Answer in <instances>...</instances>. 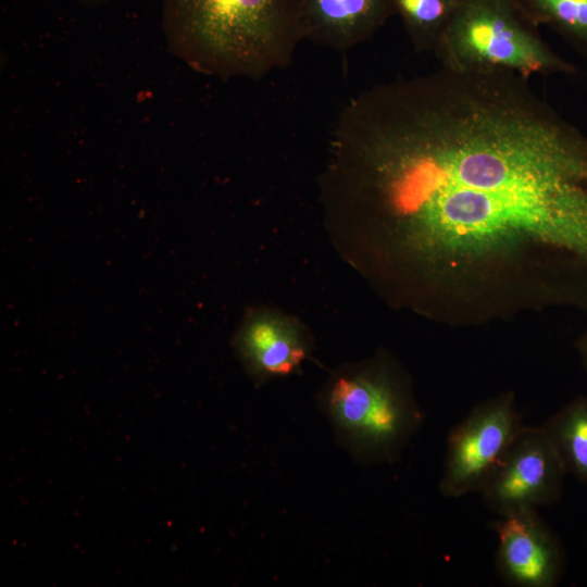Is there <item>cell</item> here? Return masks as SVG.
Here are the masks:
<instances>
[{
    "instance_id": "1",
    "label": "cell",
    "mask_w": 587,
    "mask_h": 587,
    "mask_svg": "<svg viewBox=\"0 0 587 587\" xmlns=\"http://www.w3.org/2000/svg\"><path fill=\"white\" fill-rule=\"evenodd\" d=\"M320 191L398 305L459 325L587 312V135L522 76L441 66L360 91Z\"/></svg>"
},
{
    "instance_id": "2",
    "label": "cell",
    "mask_w": 587,
    "mask_h": 587,
    "mask_svg": "<svg viewBox=\"0 0 587 587\" xmlns=\"http://www.w3.org/2000/svg\"><path fill=\"white\" fill-rule=\"evenodd\" d=\"M164 25L208 73L259 79L307 39L302 0H164Z\"/></svg>"
},
{
    "instance_id": "3",
    "label": "cell",
    "mask_w": 587,
    "mask_h": 587,
    "mask_svg": "<svg viewBox=\"0 0 587 587\" xmlns=\"http://www.w3.org/2000/svg\"><path fill=\"white\" fill-rule=\"evenodd\" d=\"M319 405L338 442L367 463L396 461L424 419L404 373L384 355L335 372Z\"/></svg>"
},
{
    "instance_id": "4",
    "label": "cell",
    "mask_w": 587,
    "mask_h": 587,
    "mask_svg": "<svg viewBox=\"0 0 587 587\" xmlns=\"http://www.w3.org/2000/svg\"><path fill=\"white\" fill-rule=\"evenodd\" d=\"M515 0H458L435 53L441 66L461 72L575 74L538 35Z\"/></svg>"
},
{
    "instance_id": "5",
    "label": "cell",
    "mask_w": 587,
    "mask_h": 587,
    "mask_svg": "<svg viewBox=\"0 0 587 587\" xmlns=\"http://www.w3.org/2000/svg\"><path fill=\"white\" fill-rule=\"evenodd\" d=\"M523 426L512 392L475 405L448 435L441 495L479 492Z\"/></svg>"
},
{
    "instance_id": "6",
    "label": "cell",
    "mask_w": 587,
    "mask_h": 587,
    "mask_svg": "<svg viewBox=\"0 0 587 587\" xmlns=\"http://www.w3.org/2000/svg\"><path fill=\"white\" fill-rule=\"evenodd\" d=\"M566 472L541 426L524 425L478 492L497 516L558 503Z\"/></svg>"
},
{
    "instance_id": "7",
    "label": "cell",
    "mask_w": 587,
    "mask_h": 587,
    "mask_svg": "<svg viewBox=\"0 0 587 587\" xmlns=\"http://www.w3.org/2000/svg\"><path fill=\"white\" fill-rule=\"evenodd\" d=\"M497 535L496 569L516 587H553L561 580L565 549L537 510L498 516L491 523Z\"/></svg>"
},
{
    "instance_id": "8",
    "label": "cell",
    "mask_w": 587,
    "mask_h": 587,
    "mask_svg": "<svg viewBox=\"0 0 587 587\" xmlns=\"http://www.w3.org/2000/svg\"><path fill=\"white\" fill-rule=\"evenodd\" d=\"M234 348L257 384L294 374L311 350L309 337L297 322L265 310L253 311L243 320Z\"/></svg>"
},
{
    "instance_id": "9",
    "label": "cell",
    "mask_w": 587,
    "mask_h": 587,
    "mask_svg": "<svg viewBox=\"0 0 587 587\" xmlns=\"http://www.w3.org/2000/svg\"><path fill=\"white\" fill-rule=\"evenodd\" d=\"M307 39L347 51L370 39L394 14L387 0H302Z\"/></svg>"
},
{
    "instance_id": "10",
    "label": "cell",
    "mask_w": 587,
    "mask_h": 587,
    "mask_svg": "<svg viewBox=\"0 0 587 587\" xmlns=\"http://www.w3.org/2000/svg\"><path fill=\"white\" fill-rule=\"evenodd\" d=\"M566 474L587 483V396H579L540 425Z\"/></svg>"
},
{
    "instance_id": "11",
    "label": "cell",
    "mask_w": 587,
    "mask_h": 587,
    "mask_svg": "<svg viewBox=\"0 0 587 587\" xmlns=\"http://www.w3.org/2000/svg\"><path fill=\"white\" fill-rule=\"evenodd\" d=\"M402 22L404 30L419 52L434 51L458 0H387Z\"/></svg>"
},
{
    "instance_id": "12",
    "label": "cell",
    "mask_w": 587,
    "mask_h": 587,
    "mask_svg": "<svg viewBox=\"0 0 587 587\" xmlns=\"http://www.w3.org/2000/svg\"><path fill=\"white\" fill-rule=\"evenodd\" d=\"M535 26L547 25L587 54V0H515Z\"/></svg>"
},
{
    "instance_id": "13",
    "label": "cell",
    "mask_w": 587,
    "mask_h": 587,
    "mask_svg": "<svg viewBox=\"0 0 587 587\" xmlns=\"http://www.w3.org/2000/svg\"><path fill=\"white\" fill-rule=\"evenodd\" d=\"M577 350L584 367L587 371V333H585L577 341Z\"/></svg>"
},
{
    "instance_id": "14",
    "label": "cell",
    "mask_w": 587,
    "mask_h": 587,
    "mask_svg": "<svg viewBox=\"0 0 587 587\" xmlns=\"http://www.w3.org/2000/svg\"><path fill=\"white\" fill-rule=\"evenodd\" d=\"M85 4L95 5L105 2L107 0H78Z\"/></svg>"
}]
</instances>
